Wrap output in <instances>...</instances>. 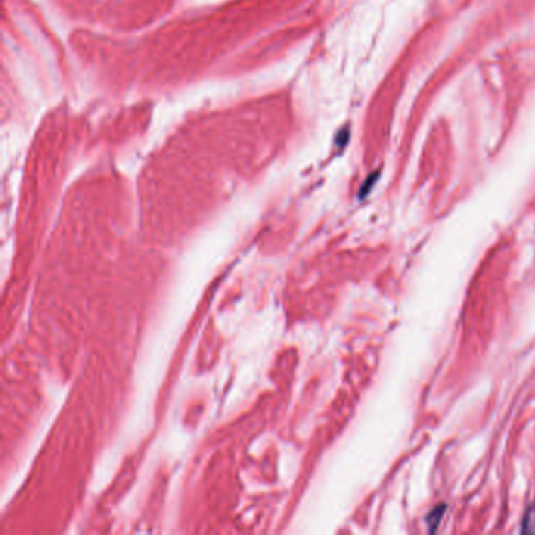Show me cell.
<instances>
[{
  "instance_id": "7a4b0ae2",
  "label": "cell",
  "mask_w": 535,
  "mask_h": 535,
  "mask_svg": "<svg viewBox=\"0 0 535 535\" xmlns=\"http://www.w3.org/2000/svg\"><path fill=\"white\" fill-rule=\"evenodd\" d=\"M522 532L523 534H535V501L529 504L522 519Z\"/></svg>"
},
{
  "instance_id": "3957f363",
  "label": "cell",
  "mask_w": 535,
  "mask_h": 535,
  "mask_svg": "<svg viewBox=\"0 0 535 535\" xmlns=\"http://www.w3.org/2000/svg\"><path fill=\"white\" fill-rule=\"evenodd\" d=\"M378 176H380V171H376V173H372L368 179H366V182L361 186L360 195H358V196L361 198V200L369 195V192L373 188V186H376V182L378 181Z\"/></svg>"
},
{
  "instance_id": "6da1fadb",
  "label": "cell",
  "mask_w": 535,
  "mask_h": 535,
  "mask_svg": "<svg viewBox=\"0 0 535 535\" xmlns=\"http://www.w3.org/2000/svg\"><path fill=\"white\" fill-rule=\"evenodd\" d=\"M446 510H448V505L438 504L429 512V515L426 517V523H427V531L430 534H435L438 531V526L441 524V519L446 514Z\"/></svg>"
}]
</instances>
